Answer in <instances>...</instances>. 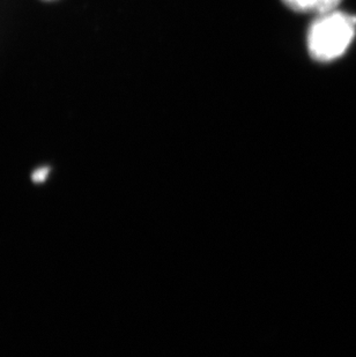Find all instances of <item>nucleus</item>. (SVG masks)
<instances>
[{"instance_id":"obj_1","label":"nucleus","mask_w":356,"mask_h":357,"mask_svg":"<svg viewBox=\"0 0 356 357\" xmlns=\"http://www.w3.org/2000/svg\"><path fill=\"white\" fill-rule=\"evenodd\" d=\"M356 19L348 14L331 10L320 14L310 26L308 49L313 59L332 61L343 56L353 42Z\"/></svg>"},{"instance_id":"obj_2","label":"nucleus","mask_w":356,"mask_h":357,"mask_svg":"<svg viewBox=\"0 0 356 357\" xmlns=\"http://www.w3.org/2000/svg\"><path fill=\"white\" fill-rule=\"evenodd\" d=\"M283 3L296 10L302 13H327L331 10H336L341 0H283Z\"/></svg>"}]
</instances>
